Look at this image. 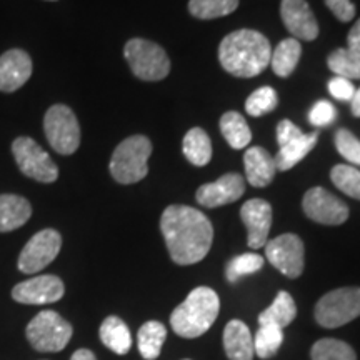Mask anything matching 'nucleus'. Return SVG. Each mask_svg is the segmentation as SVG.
Masks as SVG:
<instances>
[{"mask_svg":"<svg viewBox=\"0 0 360 360\" xmlns=\"http://www.w3.org/2000/svg\"><path fill=\"white\" fill-rule=\"evenodd\" d=\"M160 231L175 264L192 265L209 254L214 227L200 210L187 205H170L160 217Z\"/></svg>","mask_w":360,"mask_h":360,"instance_id":"f257e3e1","label":"nucleus"},{"mask_svg":"<svg viewBox=\"0 0 360 360\" xmlns=\"http://www.w3.org/2000/svg\"><path fill=\"white\" fill-rule=\"evenodd\" d=\"M270 42L255 30L242 29L229 34L219 47L220 64L236 77H255L270 64Z\"/></svg>","mask_w":360,"mask_h":360,"instance_id":"f03ea898","label":"nucleus"},{"mask_svg":"<svg viewBox=\"0 0 360 360\" xmlns=\"http://www.w3.org/2000/svg\"><path fill=\"white\" fill-rule=\"evenodd\" d=\"M220 300L210 287H197L170 315L174 332L184 339H195L205 334L217 319Z\"/></svg>","mask_w":360,"mask_h":360,"instance_id":"7ed1b4c3","label":"nucleus"},{"mask_svg":"<svg viewBox=\"0 0 360 360\" xmlns=\"http://www.w3.org/2000/svg\"><path fill=\"white\" fill-rule=\"evenodd\" d=\"M152 143L143 135H132L117 146L110 159V175L119 184L129 186L142 180L148 174V157Z\"/></svg>","mask_w":360,"mask_h":360,"instance_id":"20e7f679","label":"nucleus"},{"mask_svg":"<svg viewBox=\"0 0 360 360\" xmlns=\"http://www.w3.org/2000/svg\"><path fill=\"white\" fill-rule=\"evenodd\" d=\"M125 60L137 79L157 82L170 72V60L164 49L146 39H132L124 47Z\"/></svg>","mask_w":360,"mask_h":360,"instance_id":"39448f33","label":"nucleus"},{"mask_svg":"<svg viewBox=\"0 0 360 360\" xmlns=\"http://www.w3.org/2000/svg\"><path fill=\"white\" fill-rule=\"evenodd\" d=\"M25 335L39 352H60L72 339V326L53 310H42L27 326Z\"/></svg>","mask_w":360,"mask_h":360,"instance_id":"423d86ee","label":"nucleus"},{"mask_svg":"<svg viewBox=\"0 0 360 360\" xmlns=\"http://www.w3.org/2000/svg\"><path fill=\"white\" fill-rule=\"evenodd\" d=\"M360 315V287L328 292L315 305V321L326 328H337Z\"/></svg>","mask_w":360,"mask_h":360,"instance_id":"0eeeda50","label":"nucleus"},{"mask_svg":"<svg viewBox=\"0 0 360 360\" xmlns=\"http://www.w3.org/2000/svg\"><path fill=\"white\" fill-rule=\"evenodd\" d=\"M44 132L57 154L70 155L80 146V125L70 107L57 103L44 117Z\"/></svg>","mask_w":360,"mask_h":360,"instance_id":"6e6552de","label":"nucleus"},{"mask_svg":"<svg viewBox=\"0 0 360 360\" xmlns=\"http://www.w3.org/2000/svg\"><path fill=\"white\" fill-rule=\"evenodd\" d=\"M12 154L25 177L40 184H52L58 179V169L51 155L30 137H17L12 142Z\"/></svg>","mask_w":360,"mask_h":360,"instance_id":"1a4fd4ad","label":"nucleus"},{"mask_svg":"<svg viewBox=\"0 0 360 360\" xmlns=\"http://www.w3.org/2000/svg\"><path fill=\"white\" fill-rule=\"evenodd\" d=\"M62 237L60 233L53 229H45L35 233V236L27 242L19 255V270L24 274H37L53 262L60 252Z\"/></svg>","mask_w":360,"mask_h":360,"instance_id":"9d476101","label":"nucleus"},{"mask_svg":"<svg viewBox=\"0 0 360 360\" xmlns=\"http://www.w3.org/2000/svg\"><path fill=\"white\" fill-rule=\"evenodd\" d=\"M265 257L283 276L297 278L304 272V242L294 233H283L265 244Z\"/></svg>","mask_w":360,"mask_h":360,"instance_id":"9b49d317","label":"nucleus"},{"mask_svg":"<svg viewBox=\"0 0 360 360\" xmlns=\"http://www.w3.org/2000/svg\"><path fill=\"white\" fill-rule=\"evenodd\" d=\"M304 212L310 220L323 225H340L349 219V207L322 187H314L304 195Z\"/></svg>","mask_w":360,"mask_h":360,"instance_id":"f8f14e48","label":"nucleus"},{"mask_svg":"<svg viewBox=\"0 0 360 360\" xmlns=\"http://www.w3.org/2000/svg\"><path fill=\"white\" fill-rule=\"evenodd\" d=\"M64 292V282L57 276H39L17 283L12 289V297L19 304L44 305L60 300Z\"/></svg>","mask_w":360,"mask_h":360,"instance_id":"ddd939ff","label":"nucleus"},{"mask_svg":"<svg viewBox=\"0 0 360 360\" xmlns=\"http://www.w3.org/2000/svg\"><path fill=\"white\" fill-rule=\"evenodd\" d=\"M240 219L247 227V244L250 249H262L272 225V207L262 199L247 200L240 209Z\"/></svg>","mask_w":360,"mask_h":360,"instance_id":"4468645a","label":"nucleus"},{"mask_svg":"<svg viewBox=\"0 0 360 360\" xmlns=\"http://www.w3.org/2000/svg\"><path fill=\"white\" fill-rule=\"evenodd\" d=\"M245 192V184L242 175L238 174H225L215 182L205 184L195 193V199L200 205L209 207H220L225 204H232L240 199Z\"/></svg>","mask_w":360,"mask_h":360,"instance_id":"2eb2a0df","label":"nucleus"},{"mask_svg":"<svg viewBox=\"0 0 360 360\" xmlns=\"http://www.w3.org/2000/svg\"><path fill=\"white\" fill-rule=\"evenodd\" d=\"M281 17L294 39L309 40V42L317 39L319 24L305 0H282Z\"/></svg>","mask_w":360,"mask_h":360,"instance_id":"dca6fc26","label":"nucleus"},{"mask_svg":"<svg viewBox=\"0 0 360 360\" xmlns=\"http://www.w3.org/2000/svg\"><path fill=\"white\" fill-rule=\"evenodd\" d=\"M32 75V58L25 51L11 49L0 56V92H15Z\"/></svg>","mask_w":360,"mask_h":360,"instance_id":"f3484780","label":"nucleus"},{"mask_svg":"<svg viewBox=\"0 0 360 360\" xmlns=\"http://www.w3.org/2000/svg\"><path fill=\"white\" fill-rule=\"evenodd\" d=\"M224 349L231 360H254V339L242 321H231L224 330Z\"/></svg>","mask_w":360,"mask_h":360,"instance_id":"a211bd4d","label":"nucleus"},{"mask_svg":"<svg viewBox=\"0 0 360 360\" xmlns=\"http://www.w3.org/2000/svg\"><path fill=\"white\" fill-rule=\"evenodd\" d=\"M247 182L254 187L269 186L276 175V160L262 147H250L244 155Z\"/></svg>","mask_w":360,"mask_h":360,"instance_id":"6ab92c4d","label":"nucleus"},{"mask_svg":"<svg viewBox=\"0 0 360 360\" xmlns=\"http://www.w3.org/2000/svg\"><path fill=\"white\" fill-rule=\"evenodd\" d=\"M32 215V205L24 197L15 193L0 195V233L12 232L27 224Z\"/></svg>","mask_w":360,"mask_h":360,"instance_id":"aec40b11","label":"nucleus"},{"mask_svg":"<svg viewBox=\"0 0 360 360\" xmlns=\"http://www.w3.org/2000/svg\"><path fill=\"white\" fill-rule=\"evenodd\" d=\"M315 143H317V132H302L300 135H297V137L290 139V141L281 143L277 155L274 157L277 170H282V172L283 170H290L312 150Z\"/></svg>","mask_w":360,"mask_h":360,"instance_id":"412c9836","label":"nucleus"},{"mask_svg":"<svg viewBox=\"0 0 360 360\" xmlns=\"http://www.w3.org/2000/svg\"><path fill=\"white\" fill-rule=\"evenodd\" d=\"M98 335L107 349L119 355H125L132 347V335H130L127 323L115 315H110L102 322Z\"/></svg>","mask_w":360,"mask_h":360,"instance_id":"4be33fe9","label":"nucleus"},{"mask_svg":"<svg viewBox=\"0 0 360 360\" xmlns=\"http://www.w3.org/2000/svg\"><path fill=\"white\" fill-rule=\"evenodd\" d=\"M297 315L295 300L289 292H278L274 302L259 315V326H276L278 328L287 327Z\"/></svg>","mask_w":360,"mask_h":360,"instance_id":"5701e85b","label":"nucleus"},{"mask_svg":"<svg viewBox=\"0 0 360 360\" xmlns=\"http://www.w3.org/2000/svg\"><path fill=\"white\" fill-rule=\"evenodd\" d=\"M184 155L195 167H204L212 159V142L209 135L199 127L188 130L184 137Z\"/></svg>","mask_w":360,"mask_h":360,"instance_id":"b1692460","label":"nucleus"},{"mask_svg":"<svg viewBox=\"0 0 360 360\" xmlns=\"http://www.w3.org/2000/svg\"><path fill=\"white\" fill-rule=\"evenodd\" d=\"M300 52V42L297 39H285L274 49L272 57H270V65L272 70L276 72L278 77H289L292 72L295 70L297 64H299Z\"/></svg>","mask_w":360,"mask_h":360,"instance_id":"393cba45","label":"nucleus"},{"mask_svg":"<svg viewBox=\"0 0 360 360\" xmlns=\"http://www.w3.org/2000/svg\"><path fill=\"white\" fill-rule=\"evenodd\" d=\"M165 339H167V328L164 327V323L157 321L146 322L137 335L139 352L146 360H155L160 355Z\"/></svg>","mask_w":360,"mask_h":360,"instance_id":"a878e982","label":"nucleus"},{"mask_svg":"<svg viewBox=\"0 0 360 360\" xmlns=\"http://www.w3.org/2000/svg\"><path fill=\"white\" fill-rule=\"evenodd\" d=\"M220 132L232 148H244L252 141V132L244 115L238 112H227L220 119Z\"/></svg>","mask_w":360,"mask_h":360,"instance_id":"bb28decb","label":"nucleus"},{"mask_svg":"<svg viewBox=\"0 0 360 360\" xmlns=\"http://www.w3.org/2000/svg\"><path fill=\"white\" fill-rule=\"evenodd\" d=\"M328 69L337 77H344L349 80L360 79V56L349 51V49H337L328 56Z\"/></svg>","mask_w":360,"mask_h":360,"instance_id":"cd10ccee","label":"nucleus"},{"mask_svg":"<svg viewBox=\"0 0 360 360\" xmlns=\"http://www.w3.org/2000/svg\"><path fill=\"white\" fill-rule=\"evenodd\" d=\"M238 7V0H191L188 12L202 20L219 19L232 13Z\"/></svg>","mask_w":360,"mask_h":360,"instance_id":"c85d7f7f","label":"nucleus"},{"mask_svg":"<svg viewBox=\"0 0 360 360\" xmlns=\"http://www.w3.org/2000/svg\"><path fill=\"white\" fill-rule=\"evenodd\" d=\"M312 360H357L354 349L337 339H322L312 347Z\"/></svg>","mask_w":360,"mask_h":360,"instance_id":"c756f323","label":"nucleus"},{"mask_svg":"<svg viewBox=\"0 0 360 360\" xmlns=\"http://www.w3.org/2000/svg\"><path fill=\"white\" fill-rule=\"evenodd\" d=\"M283 342L282 328L276 326H260L254 339V350L260 359H270L278 352Z\"/></svg>","mask_w":360,"mask_h":360,"instance_id":"7c9ffc66","label":"nucleus"},{"mask_svg":"<svg viewBox=\"0 0 360 360\" xmlns=\"http://www.w3.org/2000/svg\"><path fill=\"white\" fill-rule=\"evenodd\" d=\"M334 186L345 195L360 200V172L352 165H335L330 172Z\"/></svg>","mask_w":360,"mask_h":360,"instance_id":"2f4dec72","label":"nucleus"},{"mask_svg":"<svg viewBox=\"0 0 360 360\" xmlns=\"http://www.w3.org/2000/svg\"><path fill=\"white\" fill-rule=\"evenodd\" d=\"M264 267V257L259 254H242L233 257L225 267V276L227 281L236 283L238 278L250 276V274L259 272Z\"/></svg>","mask_w":360,"mask_h":360,"instance_id":"473e14b6","label":"nucleus"},{"mask_svg":"<svg viewBox=\"0 0 360 360\" xmlns=\"http://www.w3.org/2000/svg\"><path fill=\"white\" fill-rule=\"evenodd\" d=\"M278 103V96L272 87H260L247 98L245 110L252 117H262L272 112Z\"/></svg>","mask_w":360,"mask_h":360,"instance_id":"72a5a7b5","label":"nucleus"},{"mask_svg":"<svg viewBox=\"0 0 360 360\" xmlns=\"http://www.w3.org/2000/svg\"><path fill=\"white\" fill-rule=\"evenodd\" d=\"M335 147L345 160L354 165H360V141L350 130L340 129L335 134Z\"/></svg>","mask_w":360,"mask_h":360,"instance_id":"f704fd0d","label":"nucleus"},{"mask_svg":"<svg viewBox=\"0 0 360 360\" xmlns=\"http://www.w3.org/2000/svg\"><path fill=\"white\" fill-rule=\"evenodd\" d=\"M337 110L330 102L327 101H319L315 102V105L309 112V122L314 127H327L335 120Z\"/></svg>","mask_w":360,"mask_h":360,"instance_id":"c9c22d12","label":"nucleus"},{"mask_svg":"<svg viewBox=\"0 0 360 360\" xmlns=\"http://www.w3.org/2000/svg\"><path fill=\"white\" fill-rule=\"evenodd\" d=\"M355 89L352 80L349 79H344V77H335L328 80V92H330V96L337 98V101H342V102H350L354 98V94H355Z\"/></svg>","mask_w":360,"mask_h":360,"instance_id":"e433bc0d","label":"nucleus"},{"mask_svg":"<svg viewBox=\"0 0 360 360\" xmlns=\"http://www.w3.org/2000/svg\"><path fill=\"white\" fill-rule=\"evenodd\" d=\"M326 6L340 22H350L355 17V6L352 0H326Z\"/></svg>","mask_w":360,"mask_h":360,"instance_id":"4c0bfd02","label":"nucleus"},{"mask_svg":"<svg viewBox=\"0 0 360 360\" xmlns=\"http://www.w3.org/2000/svg\"><path fill=\"white\" fill-rule=\"evenodd\" d=\"M347 45H349V51H352L360 56V19L355 22L352 29H350V32L347 35Z\"/></svg>","mask_w":360,"mask_h":360,"instance_id":"58836bf2","label":"nucleus"},{"mask_svg":"<svg viewBox=\"0 0 360 360\" xmlns=\"http://www.w3.org/2000/svg\"><path fill=\"white\" fill-rule=\"evenodd\" d=\"M70 360H97L94 352H90L89 349H79L77 352H74Z\"/></svg>","mask_w":360,"mask_h":360,"instance_id":"ea45409f","label":"nucleus"},{"mask_svg":"<svg viewBox=\"0 0 360 360\" xmlns=\"http://www.w3.org/2000/svg\"><path fill=\"white\" fill-rule=\"evenodd\" d=\"M350 102H352V114L355 117H360V89L355 90L354 98Z\"/></svg>","mask_w":360,"mask_h":360,"instance_id":"a19ab883","label":"nucleus"},{"mask_svg":"<svg viewBox=\"0 0 360 360\" xmlns=\"http://www.w3.org/2000/svg\"><path fill=\"white\" fill-rule=\"evenodd\" d=\"M51 2H56V0H51Z\"/></svg>","mask_w":360,"mask_h":360,"instance_id":"79ce46f5","label":"nucleus"},{"mask_svg":"<svg viewBox=\"0 0 360 360\" xmlns=\"http://www.w3.org/2000/svg\"><path fill=\"white\" fill-rule=\"evenodd\" d=\"M186 360H188V359H186Z\"/></svg>","mask_w":360,"mask_h":360,"instance_id":"37998d69","label":"nucleus"}]
</instances>
